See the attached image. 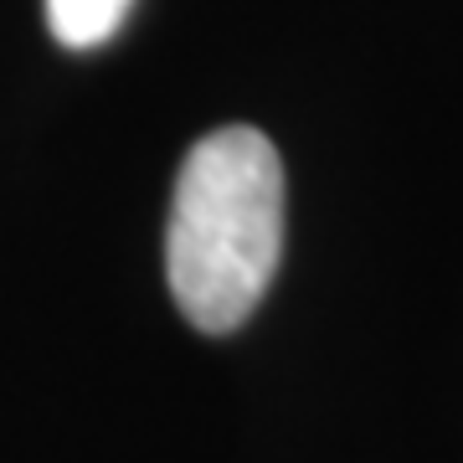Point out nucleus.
<instances>
[{"label": "nucleus", "mask_w": 463, "mask_h": 463, "mask_svg": "<svg viewBox=\"0 0 463 463\" xmlns=\"http://www.w3.org/2000/svg\"><path fill=\"white\" fill-rule=\"evenodd\" d=\"M129 5L134 0H47V21L62 47H99L118 32Z\"/></svg>", "instance_id": "2"}, {"label": "nucleus", "mask_w": 463, "mask_h": 463, "mask_svg": "<svg viewBox=\"0 0 463 463\" xmlns=\"http://www.w3.org/2000/svg\"><path fill=\"white\" fill-rule=\"evenodd\" d=\"M283 252V160L248 124L191 145L165 227V273L201 335L248 325Z\"/></svg>", "instance_id": "1"}]
</instances>
